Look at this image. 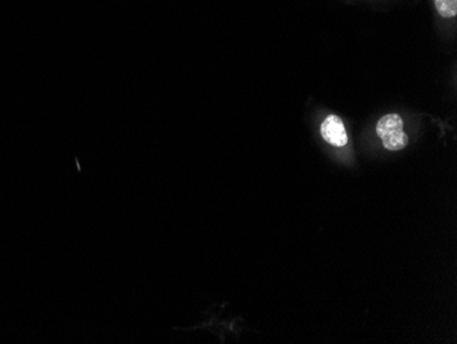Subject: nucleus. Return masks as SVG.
Here are the masks:
<instances>
[{"label": "nucleus", "mask_w": 457, "mask_h": 344, "mask_svg": "<svg viewBox=\"0 0 457 344\" xmlns=\"http://www.w3.org/2000/svg\"><path fill=\"white\" fill-rule=\"evenodd\" d=\"M377 135L389 151H400L408 145V136L399 114L384 115L377 124Z\"/></svg>", "instance_id": "1"}, {"label": "nucleus", "mask_w": 457, "mask_h": 344, "mask_svg": "<svg viewBox=\"0 0 457 344\" xmlns=\"http://www.w3.org/2000/svg\"><path fill=\"white\" fill-rule=\"evenodd\" d=\"M320 133H322V138L328 141V145L335 146V147H344L348 143L345 127H344L343 121L337 115H328L323 121Z\"/></svg>", "instance_id": "2"}, {"label": "nucleus", "mask_w": 457, "mask_h": 344, "mask_svg": "<svg viewBox=\"0 0 457 344\" xmlns=\"http://www.w3.org/2000/svg\"><path fill=\"white\" fill-rule=\"evenodd\" d=\"M438 14L444 18H453L457 15V0H434Z\"/></svg>", "instance_id": "3"}]
</instances>
